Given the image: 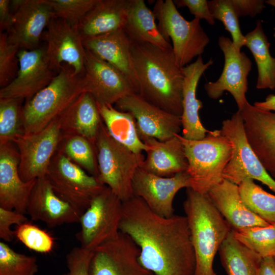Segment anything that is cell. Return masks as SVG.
<instances>
[{"label":"cell","instance_id":"obj_10","mask_svg":"<svg viewBox=\"0 0 275 275\" xmlns=\"http://www.w3.org/2000/svg\"><path fill=\"white\" fill-rule=\"evenodd\" d=\"M56 194L81 216L105 186L60 151L54 154L45 175Z\"/></svg>","mask_w":275,"mask_h":275},{"label":"cell","instance_id":"obj_13","mask_svg":"<svg viewBox=\"0 0 275 275\" xmlns=\"http://www.w3.org/2000/svg\"><path fill=\"white\" fill-rule=\"evenodd\" d=\"M47 56L51 68L58 73L64 64L72 68L77 74L84 75L86 49L77 26L63 19L53 17L44 31Z\"/></svg>","mask_w":275,"mask_h":275},{"label":"cell","instance_id":"obj_1","mask_svg":"<svg viewBox=\"0 0 275 275\" xmlns=\"http://www.w3.org/2000/svg\"><path fill=\"white\" fill-rule=\"evenodd\" d=\"M119 230L138 246L140 262L154 275H194L196 257L185 215L161 216L133 196L123 202Z\"/></svg>","mask_w":275,"mask_h":275},{"label":"cell","instance_id":"obj_9","mask_svg":"<svg viewBox=\"0 0 275 275\" xmlns=\"http://www.w3.org/2000/svg\"><path fill=\"white\" fill-rule=\"evenodd\" d=\"M222 134L231 145V155L223 178L237 185L246 179L260 181L275 193V181L266 172L249 143L239 111L222 122Z\"/></svg>","mask_w":275,"mask_h":275},{"label":"cell","instance_id":"obj_20","mask_svg":"<svg viewBox=\"0 0 275 275\" xmlns=\"http://www.w3.org/2000/svg\"><path fill=\"white\" fill-rule=\"evenodd\" d=\"M239 112L249 143L275 181V113L262 109L249 102Z\"/></svg>","mask_w":275,"mask_h":275},{"label":"cell","instance_id":"obj_12","mask_svg":"<svg viewBox=\"0 0 275 275\" xmlns=\"http://www.w3.org/2000/svg\"><path fill=\"white\" fill-rule=\"evenodd\" d=\"M218 44L224 56L223 70L217 80L206 83L204 89L208 96L213 99H218L225 91H228L234 97L238 111H241L249 102L245 94L252 62L244 52L235 46L229 37L220 36Z\"/></svg>","mask_w":275,"mask_h":275},{"label":"cell","instance_id":"obj_15","mask_svg":"<svg viewBox=\"0 0 275 275\" xmlns=\"http://www.w3.org/2000/svg\"><path fill=\"white\" fill-rule=\"evenodd\" d=\"M19 69L15 79L0 89V98L27 100L48 86L58 73L50 67L45 46L18 53Z\"/></svg>","mask_w":275,"mask_h":275},{"label":"cell","instance_id":"obj_6","mask_svg":"<svg viewBox=\"0 0 275 275\" xmlns=\"http://www.w3.org/2000/svg\"><path fill=\"white\" fill-rule=\"evenodd\" d=\"M98 175L97 179L108 187L122 201L133 195L132 182L134 174L145 157L115 140L103 122L94 144Z\"/></svg>","mask_w":275,"mask_h":275},{"label":"cell","instance_id":"obj_32","mask_svg":"<svg viewBox=\"0 0 275 275\" xmlns=\"http://www.w3.org/2000/svg\"><path fill=\"white\" fill-rule=\"evenodd\" d=\"M246 46L251 51L256 62L258 76V89H275V58L270 53V43L264 32L261 21L245 36Z\"/></svg>","mask_w":275,"mask_h":275},{"label":"cell","instance_id":"obj_25","mask_svg":"<svg viewBox=\"0 0 275 275\" xmlns=\"http://www.w3.org/2000/svg\"><path fill=\"white\" fill-rule=\"evenodd\" d=\"M207 194L234 231L269 225L246 206L240 197L238 185L234 183L224 179Z\"/></svg>","mask_w":275,"mask_h":275},{"label":"cell","instance_id":"obj_36","mask_svg":"<svg viewBox=\"0 0 275 275\" xmlns=\"http://www.w3.org/2000/svg\"><path fill=\"white\" fill-rule=\"evenodd\" d=\"M233 232L236 239L261 258L275 255V224Z\"/></svg>","mask_w":275,"mask_h":275},{"label":"cell","instance_id":"obj_4","mask_svg":"<svg viewBox=\"0 0 275 275\" xmlns=\"http://www.w3.org/2000/svg\"><path fill=\"white\" fill-rule=\"evenodd\" d=\"M84 92V75L64 64L48 86L25 100L21 113L25 134L44 129Z\"/></svg>","mask_w":275,"mask_h":275},{"label":"cell","instance_id":"obj_49","mask_svg":"<svg viewBox=\"0 0 275 275\" xmlns=\"http://www.w3.org/2000/svg\"><path fill=\"white\" fill-rule=\"evenodd\" d=\"M265 3L275 7V0H268L265 1ZM273 37L275 38V32L273 33Z\"/></svg>","mask_w":275,"mask_h":275},{"label":"cell","instance_id":"obj_30","mask_svg":"<svg viewBox=\"0 0 275 275\" xmlns=\"http://www.w3.org/2000/svg\"><path fill=\"white\" fill-rule=\"evenodd\" d=\"M97 106L103 123L115 140L136 154L147 150L148 146L138 135L135 119L131 113L119 111L113 105Z\"/></svg>","mask_w":275,"mask_h":275},{"label":"cell","instance_id":"obj_50","mask_svg":"<svg viewBox=\"0 0 275 275\" xmlns=\"http://www.w3.org/2000/svg\"><path fill=\"white\" fill-rule=\"evenodd\" d=\"M273 257H274V259H275V255H274V256H273Z\"/></svg>","mask_w":275,"mask_h":275},{"label":"cell","instance_id":"obj_23","mask_svg":"<svg viewBox=\"0 0 275 275\" xmlns=\"http://www.w3.org/2000/svg\"><path fill=\"white\" fill-rule=\"evenodd\" d=\"M132 42L123 29L83 39L85 49L124 74L138 94V81L131 54Z\"/></svg>","mask_w":275,"mask_h":275},{"label":"cell","instance_id":"obj_7","mask_svg":"<svg viewBox=\"0 0 275 275\" xmlns=\"http://www.w3.org/2000/svg\"><path fill=\"white\" fill-rule=\"evenodd\" d=\"M153 12L158 20V28L163 37L172 40L177 65L187 66L196 57L201 56L210 39L200 24V20H186L172 0H158Z\"/></svg>","mask_w":275,"mask_h":275},{"label":"cell","instance_id":"obj_24","mask_svg":"<svg viewBox=\"0 0 275 275\" xmlns=\"http://www.w3.org/2000/svg\"><path fill=\"white\" fill-rule=\"evenodd\" d=\"M213 63L210 59L204 63L201 56L193 63L182 68L184 79L183 87V112L181 117L182 136L187 140L204 139L209 131L201 123L199 111L203 103L196 97V91L200 79L204 72Z\"/></svg>","mask_w":275,"mask_h":275},{"label":"cell","instance_id":"obj_40","mask_svg":"<svg viewBox=\"0 0 275 275\" xmlns=\"http://www.w3.org/2000/svg\"><path fill=\"white\" fill-rule=\"evenodd\" d=\"M99 0H46L54 17L61 18L73 26H77L82 19Z\"/></svg>","mask_w":275,"mask_h":275},{"label":"cell","instance_id":"obj_14","mask_svg":"<svg viewBox=\"0 0 275 275\" xmlns=\"http://www.w3.org/2000/svg\"><path fill=\"white\" fill-rule=\"evenodd\" d=\"M85 91L99 105H113L132 93V82L119 69L86 49Z\"/></svg>","mask_w":275,"mask_h":275},{"label":"cell","instance_id":"obj_47","mask_svg":"<svg viewBox=\"0 0 275 275\" xmlns=\"http://www.w3.org/2000/svg\"><path fill=\"white\" fill-rule=\"evenodd\" d=\"M259 275H275V259L273 257L262 259Z\"/></svg>","mask_w":275,"mask_h":275},{"label":"cell","instance_id":"obj_41","mask_svg":"<svg viewBox=\"0 0 275 275\" xmlns=\"http://www.w3.org/2000/svg\"><path fill=\"white\" fill-rule=\"evenodd\" d=\"M19 48L10 42L6 32L0 33V87L9 85L16 77L19 69L18 53Z\"/></svg>","mask_w":275,"mask_h":275},{"label":"cell","instance_id":"obj_46","mask_svg":"<svg viewBox=\"0 0 275 275\" xmlns=\"http://www.w3.org/2000/svg\"><path fill=\"white\" fill-rule=\"evenodd\" d=\"M14 20L11 8V1L0 0V33L7 32Z\"/></svg>","mask_w":275,"mask_h":275},{"label":"cell","instance_id":"obj_28","mask_svg":"<svg viewBox=\"0 0 275 275\" xmlns=\"http://www.w3.org/2000/svg\"><path fill=\"white\" fill-rule=\"evenodd\" d=\"M131 0H99L77 26L83 39L123 29Z\"/></svg>","mask_w":275,"mask_h":275},{"label":"cell","instance_id":"obj_35","mask_svg":"<svg viewBox=\"0 0 275 275\" xmlns=\"http://www.w3.org/2000/svg\"><path fill=\"white\" fill-rule=\"evenodd\" d=\"M24 100L0 98V145L13 142L25 134L21 115Z\"/></svg>","mask_w":275,"mask_h":275},{"label":"cell","instance_id":"obj_37","mask_svg":"<svg viewBox=\"0 0 275 275\" xmlns=\"http://www.w3.org/2000/svg\"><path fill=\"white\" fill-rule=\"evenodd\" d=\"M38 271L35 257L17 253L0 242V275H35Z\"/></svg>","mask_w":275,"mask_h":275},{"label":"cell","instance_id":"obj_44","mask_svg":"<svg viewBox=\"0 0 275 275\" xmlns=\"http://www.w3.org/2000/svg\"><path fill=\"white\" fill-rule=\"evenodd\" d=\"M207 2L206 0L173 1L176 7H187L195 18L205 19L210 25H212L215 23V19L211 14Z\"/></svg>","mask_w":275,"mask_h":275},{"label":"cell","instance_id":"obj_16","mask_svg":"<svg viewBox=\"0 0 275 275\" xmlns=\"http://www.w3.org/2000/svg\"><path fill=\"white\" fill-rule=\"evenodd\" d=\"M139 255L134 241L120 232L117 238L93 251L90 275H154L142 265Z\"/></svg>","mask_w":275,"mask_h":275},{"label":"cell","instance_id":"obj_38","mask_svg":"<svg viewBox=\"0 0 275 275\" xmlns=\"http://www.w3.org/2000/svg\"><path fill=\"white\" fill-rule=\"evenodd\" d=\"M211 15L214 19L221 21L225 29L230 32L232 42L239 50L245 46V36L241 33L238 17L232 0H212L207 2Z\"/></svg>","mask_w":275,"mask_h":275},{"label":"cell","instance_id":"obj_5","mask_svg":"<svg viewBox=\"0 0 275 275\" xmlns=\"http://www.w3.org/2000/svg\"><path fill=\"white\" fill-rule=\"evenodd\" d=\"M188 161L186 172L193 190L207 194L224 179V171L231 155V145L220 130L209 131L201 140L180 135Z\"/></svg>","mask_w":275,"mask_h":275},{"label":"cell","instance_id":"obj_31","mask_svg":"<svg viewBox=\"0 0 275 275\" xmlns=\"http://www.w3.org/2000/svg\"><path fill=\"white\" fill-rule=\"evenodd\" d=\"M218 252L228 275H259L262 258L236 239L232 230Z\"/></svg>","mask_w":275,"mask_h":275},{"label":"cell","instance_id":"obj_19","mask_svg":"<svg viewBox=\"0 0 275 275\" xmlns=\"http://www.w3.org/2000/svg\"><path fill=\"white\" fill-rule=\"evenodd\" d=\"M190 186L186 171L163 177L139 168L132 182L133 195L141 198L155 213L165 217L174 215L173 201L177 192Z\"/></svg>","mask_w":275,"mask_h":275},{"label":"cell","instance_id":"obj_3","mask_svg":"<svg viewBox=\"0 0 275 275\" xmlns=\"http://www.w3.org/2000/svg\"><path fill=\"white\" fill-rule=\"evenodd\" d=\"M183 209L196 257L194 275H216L213 261L231 231L208 194L186 188Z\"/></svg>","mask_w":275,"mask_h":275},{"label":"cell","instance_id":"obj_29","mask_svg":"<svg viewBox=\"0 0 275 275\" xmlns=\"http://www.w3.org/2000/svg\"><path fill=\"white\" fill-rule=\"evenodd\" d=\"M155 17L144 0H131L123 29L134 42H147L164 49L172 48L161 35Z\"/></svg>","mask_w":275,"mask_h":275},{"label":"cell","instance_id":"obj_18","mask_svg":"<svg viewBox=\"0 0 275 275\" xmlns=\"http://www.w3.org/2000/svg\"><path fill=\"white\" fill-rule=\"evenodd\" d=\"M14 20L6 32L9 41L20 49L33 50L40 46L42 34L54 17L46 0L11 1Z\"/></svg>","mask_w":275,"mask_h":275},{"label":"cell","instance_id":"obj_45","mask_svg":"<svg viewBox=\"0 0 275 275\" xmlns=\"http://www.w3.org/2000/svg\"><path fill=\"white\" fill-rule=\"evenodd\" d=\"M232 3L238 17L246 16L254 17L265 7L263 0H232Z\"/></svg>","mask_w":275,"mask_h":275},{"label":"cell","instance_id":"obj_2","mask_svg":"<svg viewBox=\"0 0 275 275\" xmlns=\"http://www.w3.org/2000/svg\"><path fill=\"white\" fill-rule=\"evenodd\" d=\"M131 54L138 81V94L151 104L181 117L184 76L176 64L173 48L133 41Z\"/></svg>","mask_w":275,"mask_h":275},{"label":"cell","instance_id":"obj_11","mask_svg":"<svg viewBox=\"0 0 275 275\" xmlns=\"http://www.w3.org/2000/svg\"><path fill=\"white\" fill-rule=\"evenodd\" d=\"M63 135L59 116L42 130L24 134L13 141L19 153L18 172L23 181L29 182L46 175Z\"/></svg>","mask_w":275,"mask_h":275},{"label":"cell","instance_id":"obj_26","mask_svg":"<svg viewBox=\"0 0 275 275\" xmlns=\"http://www.w3.org/2000/svg\"><path fill=\"white\" fill-rule=\"evenodd\" d=\"M142 142L148 146V149L140 168L163 177L186 171L188 161L179 134L165 141L149 138Z\"/></svg>","mask_w":275,"mask_h":275},{"label":"cell","instance_id":"obj_33","mask_svg":"<svg viewBox=\"0 0 275 275\" xmlns=\"http://www.w3.org/2000/svg\"><path fill=\"white\" fill-rule=\"evenodd\" d=\"M90 175L97 178L98 164L94 146L77 134H64L58 150Z\"/></svg>","mask_w":275,"mask_h":275},{"label":"cell","instance_id":"obj_21","mask_svg":"<svg viewBox=\"0 0 275 275\" xmlns=\"http://www.w3.org/2000/svg\"><path fill=\"white\" fill-rule=\"evenodd\" d=\"M19 153L13 142L0 145V207L24 214L36 179L23 181L19 174Z\"/></svg>","mask_w":275,"mask_h":275},{"label":"cell","instance_id":"obj_17","mask_svg":"<svg viewBox=\"0 0 275 275\" xmlns=\"http://www.w3.org/2000/svg\"><path fill=\"white\" fill-rule=\"evenodd\" d=\"M115 108L133 115L142 141L149 138L165 141L179 134L182 130L180 117L151 104L136 93H132L119 100L115 103Z\"/></svg>","mask_w":275,"mask_h":275},{"label":"cell","instance_id":"obj_34","mask_svg":"<svg viewBox=\"0 0 275 275\" xmlns=\"http://www.w3.org/2000/svg\"><path fill=\"white\" fill-rule=\"evenodd\" d=\"M238 187L246 206L269 225L275 224V196L265 191L251 179L243 180Z\"/></svg>","mask_w":275,"mask_h":275},{"label":"cell","instance_id":"obj_42","mask_svg":"<svg viewBox=\"0 0 275 275\" xmlns=\"http://www.w3.org/2000/svg\"><path fill=\"white\" fill-rule=\"evenodd\" d=\"M93 251L79 247L73 248L66 255L68 269L63 275H90V265Z\"/></svg>","mask_w":275,"mask_h":275},{"label":"cell","instance_id":"obj_48","mask_svg":"<svg viewBox=\"0 0 275 275\" xmlns=\"http://www.w3.org/2000/svg\"><path fill=\"white\" fill-rule=\"evenodd\" d=\"M254 105L263 110L275 112V95L269 94L264 101L255 102Z\"/></svg>","mask_w":275,"mask_h":275},{"label":"cell","instance_id":"obj_27","mask_svg":"<svg viewBox=\"0 0 275 275\" xmlns=\"http://www.w3.org/2000/svg\"><path fill=\"white\" fill-rule=\"evenodd\" d=\"M60 117L63 135H81L94 146L102 120L97 104L90 93H81Z\"/></svg>","mask_w":275,"mask_h":275},{"label":"cell","instance_id":"obj_39","mask_svg":"<svg viewBox=\"0 0 275 275\" xmlns=\"http://www.w3.org/2000/svg\"><path fill=\"white\" fill-rule=\"evenodd\" d=\"M14 236L28 249L42 254L51 252L54 239L46 231L36 225L25 222L16 226Z\"/></svg>","mask_w":275,"mask_h":275},{"label":"cell","instance_id":"obj_8","mask_svg":"<svg viewBox=\"0 0 275 275\" xmlns=\"http://www.w3.org/2000/svg\"><path fill=\"white\" fill-rule=\"evenodd\" d=\"M123 213V202L107 186L93 198L80 219L76 237L82 248L93 251L117 238Z\"/></svg>","mask_w":275,"mask_h":275},{"label":"cell","instance_id":"obj_43","mask_svg":"<svg viewBox=\"0 0 275 275\" xmlns=\"http://www.w3.org/2000/svg\"><path fill=\"white\" fill-rule=\"evenodd\" d=\"M28 218L24 214L14 210L0 207V238L6 242H10L14 236V231L11 227L27 222Z\"/></svg>","mask_w":275,"mask_h":275},{"label":"cell","instance_id":"obj_22","mask_svg":"<svg viewBox=\"0 0 275 275\" xmlns=\"http://www.w3.org/2000/svg\"><path fill=\"white\" fill-rule=\"evenodd\" d=\"M26 213L32 220L45 223L50 228L79 223L81 215L58 196L46 177L36 179L28 201Z\"/></svg>","mask_w":275,"mask_h":275}]
</instances>
